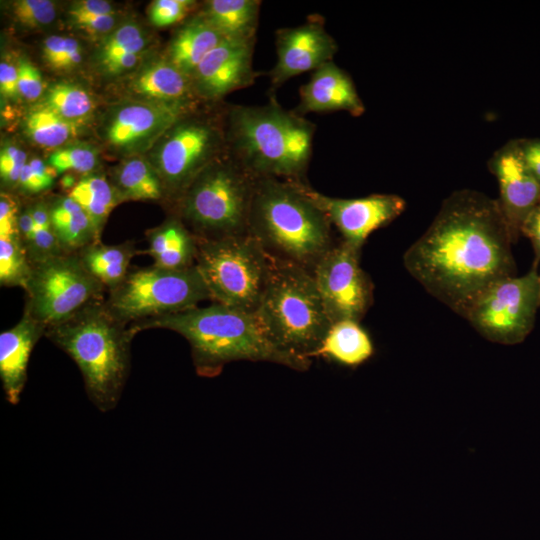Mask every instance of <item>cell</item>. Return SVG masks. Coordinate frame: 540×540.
Listing matches in <instances>:
<instances>
[{
	"label": "cell",
	"mask_w": 540,
	"mask_h": 540,
	"mask_svg": "<svg viewBox=\"0 0 540 540\" xmlns=\"http://www.w3.org/2000/svg\"><path fill=\"white\" fill-rule=\"evenodd\" d=\"M115 11L108 1L103 0H82L74 2L68 14L70 17L75 16H92V15H114Z\"/></svg>",
	"instance_id": "obj_42"
},
{
	"label": "cell",
	"mask_w": 540,
	"mask_h": 540,
	"mask_svg": "<svg viewBox=\"0 0 540 540\" xmlns=\"http://www.w3.org/2000/svg\"><path fill=\"white\" fill-rule=\"evenodd\" d=\"M136 333L161 328L183 336L190 345L198 375L215 377L234 361L270 362L305 371L311 361L279 350L265 334L255 313L213 302L130 326Z\"/></svg>",
	"instance_id": "obj_3"
},
{
	"label": "cell",
	"mask_w": 540,
	"mask_h": 540,
	"mask_svg": "<svg viewBox=\"0 0 540 540\" xmlns=\"http://www.w3.org/2000/svg\"><path fill=\"white\" fill-rule=\"evenodd\" d=\"M44 105L67 121L79 124L95 109L92 96L81 86L56 83L46 92Z\"/></svg>",
	"instance_id": "obj_32"
},
{
	"label": "cell",
	"mask_w": 540,
	"mask_h": 540,
	"mask_svg": "<svg viewBox=\"0 0 540 540\" xmlns=\"http://www.w3.org/2000/svg\"><path fill=\"white\" fill-rule=\"evenodd\" d=\"M540 309L536 266L518 277L504 278L473 302L465 318L485 339L503 345L521 343L532 331Z\"/></svg>",
	"instance_id": "obj_12"
},
{
	"label": "cell",
	"mask_w": 540,
	"mask_h": 540,
	"mask_svg": "<svg viewBox=\"0 0 540 540\" xmlns=\"http://www.w3.org/2000/svg\"><path fill=\"white\" fill-rule=\"evenodd\" d=\"M273 264L274 259L250 234L197 238L195 266L215 303L255 313Z\"/></svg>",
	"instance_id": "obj_8"
},
{
	"label": "cell",
	"mask_w": 540,
	"mask_h": 540,
	"mask_svg": "<svg viewBox=\"0 0 540 540\" xmlns=\"http://www.w3.org/2000/svg\"><path fill=\"white\" fill-rule=\"evenodd\" d=\"M488 167L498 182L497 200L515 243L525 219L540 202V184L523 158L518 139L496 150Z\"/></svg>",
	"instance_id": "obj_17"
},
{
	"label": "cell",
	"mask_w": 540,
	"mask_h": 540,
	"mask_svg": "<svg viewBox=\"0 0 540 540\" xmlns=\"http://www.w3.org/2000/svg\"><path fill=\"white\" fill-rule=\"evenodd\" d=\"M225 154V114L217 120L198 114L196 107L158 141L152 165L165 197L176 205L199 173Z\"/></svg>",
	"instance_id": "obj_10"
},
{
	"label": "cell",
	"mask_w": 540,
	"mask_h": 540,
	"mask_svg": "<svg viewBox=\"0 0 540 540\" xmlns=\"http://www.w3.org/2000/svg\"><path fill=\"white\" fill-rule=\"evenodd\" d=\"M260 0H209L199 13L225 39L256 40Z\"/></svg>",
	"instance_id": "obj_24"
},
{
	"label": "cell",
	"mask_w": 540,
	"mask_h": 540,
	"mask_svg": "<svg viewBox=\"0 0 540 540\" xmlns=\"http://www.w3.org/2000/svg\"><path fill=\"white\" fill-rule=\"evenodd\" d=\"M82 60V48L80 43L71 37H66L64 53L58 70H68L78 65Z\"/></svg>",
	"instance_id": "obj_47"
},
{
	"label": "cell",
	"mask_w": 540,
	"mask_h": 540,
	"mask_svg": "<svg viewBox=\"0 0 540 540\" xmlns=\"http://www.w3.org/2000/svg\"><path fill=\"white\" fill-rule=\"evenodd\" d=\"M53 231L64 254H76L86 246L99 242L87 214L69 195L48 201Z\"/></svg>",
	"instance_id": "obj_25"
},
{
	"label": "cell",
	"mask_w": 540,
	"mask_h": 540,
	"mask_svg": "<svg viewBox=\"0 0 540 540\" xmlns=\"http://www.w3.org/2000/svg\"><path fill=\"white\" fill-rule=\"evenodd\" d=\"M39 158H33L23 167L17 190L26 195H37L51 189L54 175Z\"/></svg>",
	"instance_id": "obj_37"
},
{
	"label": "cell",
	"mask_w": 540,
	"mask_h": 540,
	"mask_svg": "<svg viewBox=\"0 0 540 540\" xmlns=\"http://www.w3.org/2000/svg\"><path fill=\"white\" fill-rule=\"evenodd\" d=\"M146 39L142 28L127 22L115 28L102 41L97 51V61L102 67L109 61L129 53H144Z\"/></svg>",
	"instance_id": "obj_33"
},
{
	"label": "cell",
	"mask_w": 540,
	"mask_h": 540,
	"mask_svg": "<svg viewBox=\"0 0 540 540\" xmlns=\"http://www.w3.org/2000/svg\"><path fill=\"white\" fill-rule=\"evenodd\" d=\"M521 234L530 240L535 254V264H537L540 262V202L525 219Z\"/></svg>",
	"instance_id": "obj_43"
},
{
	"label": "cell",
	"mask_w": 540,
	"mask_h": 540,
	"mask_svg": "<svg viewBox=\"0 0 540 540\" xmlns=\"http://www.w3.org/2000/svg\"><path fill=\"white\" fill-rule=\"evenodd\" d=\"M308 197L336 227L342 241L361 249L368 236L400 216L405 200L396 194H371L360 198H335L304 184Z\"/></svg>",
	"instance_id": "obj_14"
},
{
	"label": "cell",
	"mask_w": 540,
	"mask_h": 540,
	"mask_svg": "<svg viewBox=\"0 0 540 540\" xmlns=\"http://www.w3.org/2000/svg\"><path fill=\"white\" fill-rule=\"evenodd\" d=\"M299 103L294 109L299 115L345 111L354 117L365 112L351 76L334 61L313 71L307 83L299 89Z\"/></svg>",
	"instance_id": "obj_19"
},
{
	"label": "cell",
	"mask_w": 540,
	"mask_h": 540,
	"mask_svg": "<svg viewBox=\"0 0 540 540\" xmlns=\"http://www.w3.org/2000/svg\"><path fill=\"white\" fill-rule=\"evenodd\" d=\"M104 300L90 303L48 328L45 337L75 362L89 400L106 413L122 396L131 369V343L137 333L116 320Z\"/></svg>",
	"instance_id": "obj_4"
},
{
	"label": "cell",
	"mask_w": 540,
	"mask_h": 540,
	"mask_svg": "<svg viewBox=\"0 0 540 540\" xmlns=\"http://www.w3.org/2000/svg\"><path fill=\"white\" fill-rule=\"evenodd\" d=\"M0 92L5 98H16L19 94L18 67L2 60L0 63Z\"/></svg>",
	"instance_id": "obj_44"
},
{
	"label": "cell",
	"mask_w": 540,
	"mask_h": 540,
	"mask_svg": "<svg viewBox=\"0 0 540 540\" xmlns=\"http://www.w3.org/2000/svg\"><path fill=\"white\" fill-rule=\"evenodd\" d=\"M30 205L34 229L27 254L31 264L62 252L53 231L48 202L39 200Z\"/></svg>",
	"instance_id": "obj_34"
},
{
	"label": "cell",
	"mask_w": 540,
	"mask_h": 540,
	"mask_svg": "<svg viewBox=\"0 0 540 540\" xmlns=\"http://www.w3.org/2000/svg\"><path fill=\"white\" fill-rule=\"evenodd\" d=\"M316 125L280 105H231L225 111L226 155L253 177L307 183Z\"/></svg>",
	"instance_id": "obj_2"
},
{
	"label": "cell",
	"mask_w": 540,
	"mask_h": 540,
	"mask_svg": "<svg viewBox=\"0 0 540 540\" xmlns=\"http://www.w3.org/2000/svg\"><path fill=\"white\" fill-rule=\"evenodd\" d=\"M26 153L15 145L2 147L0 153V176L4 187L17 189L23 167L27 163Z\"/></svg>",
	"instance_id": "obj_39"
},
{
	"label": "cell",
	"mask_w": 540,
	"mask_h": 540,
	"mask_svg": "<svg viewBox=\"0 0 540 540\" xmlns=\"http://www.w3.org/2000/svg\"><path fill=\"white\" fill-rule=\"evenodd\" d=\"M111 183L121 202L159 201L165 191L152 163L142 157H130L113 172Z\"/></svg>",
	"instance_id": "obj_28"
},
{
	"label": "cell",
	"mask_w": 540,
	"mask_h": 540,
	"mask_svg": "<svg viewBox=\"0 0 540 540\" xmlns=\"http://www.w3.org/2000/svg\"><path fill=\"white\" fill-rule=\"evenodd\" d=\"M23 313L46 330L90 303L105 299L106 288L83 266L77 254H58L31 263L24 288Z\"/></svg>",
	"instance_id": "obj_11"
},
{
	"label": "cell",
	"mask_w": 540,
	"mask_h": 540,
	"mask_svg": "<svg viewBox=\"0 0 540 540\" xmlns=\"http://www.w3.org/2000/svg\"><path fill=\"white\" fill-rule=\"evenodd\" d=\"M130 91L158 103L197 107V98L190 77L166 58L142 67L129 83Z\"/></svg>",
	"instance_id": "obj_21"
},
{
	"label": "cell",
	"mask_w": 540,
	"mask_h": 540,
	"mask_svg": "<svg viewBox=\"0 0 540 540\" xmlns=\"http://www.w3.org/2000/svg\"><path fill=\"white\" fill-rule=\"evenodd\" d=\"M523 158L540 184V138L518 139Z\"/></svg>",
	"instance_id": "obj_45"
},
{
	"label": "cell",
	"mask_w": 540,
	"mask_h": 540,
	"mask_svg": "<svg viewBox=\"0 0 540 540\" xmlns=\"http://www.w3.org/2000/svg\"><path fill=\"white\" fill-rule=\"evenodd\" d=\"M14 18L27 28H38L52 23L56 5L49 0H18L12 3Z\"/></svg>",
	"instance_id": "obj_36"
},
{
	"label": "cell",
	"mask_w": 540,
	"mask_h": 540,
	"mask_svg": "<svg viewBox=\"0 0 540 540\" xmlns=\"http://www.w3.org/2000/svg\"><path fill=\"white\" fill-rule=\"evenodd\" d=\"M67 195L81 206L90 219L97 238L101 240L102 231L111 211L121 203L111 181L99 172L83 175Z\"/></svg>",
	"instance_id": "obj_29"
},
{
	"label": "cell",
	"mask_w": 540,
	"mask_h": 540,
	"mask_svg": "<svg viewBox=\"0 0 540 540\" xmlns=\"http://www.w3.org/2000/svg\"><path fill=\"white\" fill-rule=\"evenodd\" d=\"M195 5L191 0H156L148 14L153 25L167 27L183 21Z\"/></svg>",
	"instance_id": "obj_38"
},
{
	"label": "cell",
	"mask_w": 540,
	"mask_h": 540,
	"mask_svg": "<svg viewBox=\"0 0 540 540\" xmlns=\"http://www.w3.org/2000/svg\"><path fill=\"white\" fill-rule=\"evenodd\" d=\"M256 180L225 154L186 189L176 204L177 216L198 239L248 234Z\"/></svg>",
	"instance_id": "obj_7"
},
{
	"label": "cell",
	"mask_w": 540,
	"mask_h": 540,
	"mask_svg": "<svg viewBox=\"0 0 540 540\" xmlns=\"http://www.w3.org/2000/svg\"><path fill=\"white\" fill-rule=\"evenodd\" d=\"M360 250L341 241L333 245L312 271L331 323L359 322L373 301V284L360 266Z\"/></svg>",
	"instance_id": "obj_13"
},
{
	"label": "cell",
	"mask_w": 540,
	"mask_h": 540,
	"mask_svg": "<svg viewBox=\"0 0 540 540\" xmlns=\"http://www.w3.org/2000/svg\"><path fill=\"white\" fill-rule=\"evenodd\" d=\"M146 239L154 265L171 270L195 266L197 238L177 215L148 230Z\"/></svg>",
	"instance_id": "obj_22"
},
{
	"label": "cell",
	"mask_w": 540,
	"mask_h": 540,
	"mask_svg": "<svg viewBox=\"0 0 540 540\" xmlns=\"http://www.w3.org/2000/svg\"><path fill=\"white\" fill-rule=\"evenodd\" d=\"M302 182L257 178L248 234L274 259L312 273L333 246L332 225Z\"/></svg>",
	"instance_id": "obj_5"
},
{
	"label": "cell",
	"mask_w": 540,
	"mask_h": 540,
	"mask_svg": "<svg viewBox=\"0 0 540 540\" xmlns=\"http://www.w3.org/2000/svg\"><path fill=\"white\" fill-rule=\"evenodd\" d=\"M513 243L498 200L460 189L444 199L403 263L431 296L465 318L487 288L515 276Z\"/></svg>",
	"instance_id": "obj_1"
},
{
	"label": "cell",
	"mask_w": 540,
	"mask_h": 540,
	"mask_svg": "<svg viewBox=\"0 0 540 540\" xmlns=\"http://www.w3.org/2000/svg\"><path fill=\"white\" fill-rule=\"evenodd\" d=\"M46 329L27 314L0 334V379L6 400L16 405L28 379L31 352Z\"/></svg>",
	"instance_id": "obj_20"
},
{
	"label": "cell",
	"mask_w": 540,
	"mask_h": 540,
	"mask_svg": "<svg viewBox=\"0 0 540 540\" xmlns=\"http://www.w3.org/2000/svg\"><path fill=\"white\" fill-rule=\"evenodd\" d=\"M224 39L198 12L185 20L176 31L165 58L191 78L201 61Z\"/></svg>",
	"instance_id": "obj_23"
},
{
	"label": "cell",
	"mask_w": 540,
	"mask_h": 540,
	"mask_svg": "<svg viewBox=\"0 0 540 540\" xmlns=\"http://www.w3.org/2000/svg\"><path fill=\"white\" fill-rule=\"evenodd\" d=\"M31 264L20 236L18 219L0 220V284L26 286Z\"/></svg>",
	"instance_id": "obj_30"
},
{
	"label": "cell",
	"mask_w": 540,
	"mask_h": 540,
	"mask_svg": "<svg viewBox=\"0 0 540 540\" xmlns=\"http://www.w3.org/2000/svg\"><path fill=\"white\" fill-rule=\"evenodd\" d=\"M181 105L132 101L115 107L104 125L106 142L126 153L141 152L160 140L184 115L192 111Z\"/></svg>",
	"instance_id": "obj_15"
},
{
	"label": "cell",
	"mask_w": 540,
	"mask_h": 540,
	"mask_svg": "<svg viewBox=\"0 0 540 540\" xmlns=\"http://www.w3.org/2000/svg\"><path fill=\"white\" fill-rule=\"evenodd\" d=\"M255 315L279 350L307 360L332 325L312 273L276 259Z\"/></svg>",
	"instance_id": "obj_6"
},
{
	"label": "cell",
	"mask_w": 540,
	"mask_h": 540,
	"mask_svg": "<svg viewBox=\"0 0 540 540\" xmlns=\"http://www.w3.org/2000/svg\"><path fill=\"white\" fill-rule=\"evenodd\" d=\"M211 300L196 266L171 270L154 264L131 267L123 281L107 291L104 304L119 322L132 326L179 313Z\"/></svg>",
	"instance_id": "obj_9"
},
{
	"label": "cell",
	"mask_w": 540,
	"mask_h": 540,
	"mask_svg": "<svg viewBox=\"0 0 540 540\" xmlns=\"http://www.w3.org/2000/svg\"><path fill=\"white\" fill-rule=\"evenodd\" d=\"M17 67L19 94L27 100L38 99L44 90L40 71L26 59L20 60Z\"/></svg>",
	"instance_id": "obj_40"
},
{
	"label": "cell",
	"mask_w": 540,
	"mask_h": 540,
	"mask_svg": "<svg viewBox=\"0 0 540 540\" xmlns=\"http://www.w3.org/2000/svg\"><path fill=\"white\" fill-rule=\"evenodd\" d=\"M255 40L224 39L198 65L191 80L199 100L216 103L225 95L254 84Z\"/></svg>",
	"instance_id": "obj_18"
},
{
	"label": "cell",
	"mask_w": 540,
	"mask_h": 540,
	"mask_svg": "<svg viewBox=\"0 0 540 540\" xmlns=\"http://www.w3.org/2000/svg\"><path fill=\"white\" fill-rule=\"evenodd\" d=\"M27 136L41 147H61L78 132V124L65 120L44 104L31 110L24 120Z\"/></svg>",
	"instance_id": "obj_31"
},
{
	"label": "cell",
	"mask_w": 540,
	"mask_h": 540,
	"mask_svg": "<svg viewBox=\"0 0 540 540\" xmlns=\"http://www.w3.org/2000/svg\"><path fill=\"white\" fill-rule=\"evenodd\" d=\"M18 228L21 239L27 251L32 240L34 229V220L32 217L31 205H28L24 208L20 207L18 216Z\"/></svg>",
	"instance_id": "obj_48"
},
{
	"label": "cell",
	"mask_w": 540,
	"mask_h": 540,
	"mask_svg": "<svg viewBox=\"0 0 540 540\" xmlns=\"http://www.w3.org/2000/svg\"><path fill=\"white\" fill-rule=\"evenodd\" d=\"M72 24L89 35L109 34L114 30V15H92L70 17Z\"/></svg>",
	"instance_id": "obj_41"
},
{
	"label": "cell",
	"mask_w": 540,
	"mask_h": 540,
	"mask_svg": "<svg viewBox=\"0 0 540 540\" xmlns=\"http://www.w3.org/2000/svg\"><path fill=\"white\" fill-rule=\"evenodd\" d=\"M539 278H540V271H539Z\"/></svg>",
	"instance_id": "obj_49"
},
{
	"label": "cell",
	"mask_w": 540,
	"mask_h": 540,
	"mask_svg": "<svg viewBox=\"0 0 540 540\" xmlns=\"http://www.w3.org/2000/svg\"><path fill=\"white\" fill-rule=\"evenodd\" d=\"M338 51L336 40L327 32L324 20L310 17L304 24L276 31L277 60L269 72L272 89L289 79L315 71L333 61Z\"/></svg>",
	"instance_id": "obj_16"
},
{
	"label": "cell",
	"mask_w": 540,
	"mask_h": 540,
	"mask_svg": "<svg viewBox=\"0 0 540 540\" xmlns=\"http://www.w3.org/2000/svg\"><path fill=\"white\" fill-rule=\"evenodd\" d=\"M374 351L372 339L359 322L341 320L330 326L316 356L326 357L343 366L357 367L368 361Z\"/></svg>",
	"instance_id": "obj_26"
},
{
	"label": "cell",
	"mask_w": 540,
	"mask_h": 540,
	"mask_svg": "<svg viewBox=\"0 0 540 540\" xmlns=\"http://www.w3.org/2000/svg\"><path fill=\"white\" fill-rule=\"evenodd\" d=\"M138 253L134 242L107 245L94 242L76 253L84 268L106 291L120 284L131 269V260Z\"/></svg>",
	"instance_id": "obj_27"
},
{
	"label": "cell",
	"mask_w": 540,
	"mask_h": 540,
	"mask_svg": "<svg viewBox=\"0 0 540 540\" xmlns=\"http://www.w3.org/2000/svg\"><path fill=\"white\" fill-rule=\"evenodd\" d=\"M48 165L56 174L74 171L87 175L97 168V151L84 144L61 147L50 154Z\"/></svg>",
	"instance_id": "obj_35"
},
{
	"label": "cell",
	"mask_w": 540,
	"mask_h": 540,
	"mask_svg": "<svg viewBox=\"0 0 540 540\" xmlns=\"http://www.w3.org/2000/svg\"><path fill=\"white\" fill-rule=\"evenodd\" d=\"M66 37L61 35H51L43 42V58L45 62L53 69L59 67L62 55L64 53Z\"/></svg>",
	"instance_id": "obj_46"
}]
</instances>
